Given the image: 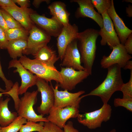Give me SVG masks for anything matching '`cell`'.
Wrapping results in <instances>:
<instances>
[{
	"label": "cell",
	"instance_id": "obj_1",
	"mask_svg": "<svg viewBox=\"0 0 132 132\" xmlns=\"http://www.w3.org/2000/svg\"><path fill=\"white\" fill-rule=\"evenodd\" d=\"M106 77L97 87L89 93L82 96V98L90 96L100 97L103 104H107L113 94L120 91L124 83L121 74V68L114 64L108 67Z\"/></svg>",
	"mask_w": 132,
	"mask_h": 132
},
{
	"label": "cell",
	"instance_id": "obj_2",
	"mask_svg": "<svg viewBox=\"0 0 132 132\" xmlns=\"http://www.w3.org/2000/svg\"><path fill=\"white\" fill-rule=\"evenodd\" d=\"M99 35V31L94 29H87L79 33L77 41L81 61L85 70L91 75L96 50V42Z\"/></svg>",
	"mask_w": 132,
	"mask_h": 132
},
{
	"label": "cell",
	"instance_id": "obj_3",
	"mask_svg": "<svg viewBox=\"0 0 132 132\" xmlns=\"http://www.w3.org/2000/svg\"><path fill=\"white\" fill-rule=\"evenodd\" d=\"M18 60L25 68L38 77L48 82L54 80L58 84L61 83L59 71L55 66L47 65L35 59H31L25 55L22 56Z\"/></svg>",
	"mask_w": 132,
	"mask_h": 132
},
{
	"label": "cell",
	"instance_id": "obj_4",
	"mask_svg": "<svg viewBox=\"0 0 132 132\" xmlns=\"http://www.w3.org/2000/svg\"><path fill=\"white\" fill-rule=\"evenodd\" d=\"M112 110L109 104H103L100 109L90 112L79 114L77 118L80 123L90 129H95L100 127L103 122L110 120Z\"/></svg>",
	"mask_w": 132,
	"mask_h": 132
},
{
	"label": "cell",
	"instance_id": "obj_5",
	"mask_svg": "<svg viewBox=\"0 0 132 132\" xmlns=\"http://www.w3.org/2000/svg\"><path fill=\"white\" fill-rule=\"evenodd\" d=\"M37 90L26 92L20 99L21 101L17 113L18 116L26 119L27 121L35 122L49 121L47 118L41 115H37L33 109L37 101Z\"/></svg>",
	"mask_w": 132,
	"mask_h": 132
},
{
	"label": "cell",
	"instance_id": "obj_6",
	"mask_svg": "<svg viewBox=\"0 0 132 132\" xmlns=\"http://www.w3.org/2000/svg\"><path fill=\"white\" fill-rule=\"evenodd\" d=\"M51 36L35 25L29 31L27 46L23 54L34 55L42 47L47 45L51 39Z\"/></svg>",
	"mask_w": 132,
	"mask_h": 132
},
{
	"label": "cell",
	"instance_id": "obj_7",
	"mask_svg": "<svg viewBox=\"0 0 132 132\" xmlns=\"http://www.w3.org/2000/svg\"><path fill=\"white\" fill-rule=\"evenodd\" d=\"M35 85L37 91L41 93V102L37 108V110L43 116L48 115L51 109L54 106L55 97L53 90L51 85L44 80L38 77Z\"/></svg>",
	"mask_w": 132,
	"mask_h": 132
},
{
	"label": "cell",
	"instance_id": "obj_8",
	"mask_svg": "<svg viewBox=\"0 0 132 132\" xmlns=\"http://www.w3.org/2000/svg\"><path fill=\"white\" fill-rule=\"evenodd\" d=\"M62 82L58 87L68 90H71L76 86L90 75L86 70L76 71L70 68L61 67L59 72Z\"/></svg>",
	"mask_w": 132,
	"mask_h": 132
},
{
	"label": "cell",
	"instance_id": "obj_9",
	"mask_svg": "<svg viewBox=\"0 0 132 132\" xmlns=\"http://www.w3.org/2000/svg\"><path fill=\"white\" fill-rule=\"evenodd\" d=\"M51 85L54 94V107L62 108L73 106L79 108L80 103L82 98L80 96L85 93V91L81 90L76 93H72L66 90H58V85H56L55 88L51 84Z\"/></svg>",
	"mask_w": 132,
	"mask_h": 132
},
{
	"label": "cell",
	"instance_id": "obj_10",
	"mask_svg": "<svg viewBox=\"0 0 132 132\" xmlns=\"http://www.w3.org/2000/svg\"><path fill=\"white\" fill-rule=\"evenodd\" d=\"M79 112L78 108L73 106L62 108L53 106L47 118L49 121L63 129L68 119L77 118Z\"/></svg>",
	"mask_w": 132,
	"mask_h": 132
},
{
	"label": "cell",
	"instance_id": "obj_11",
	"mask_svg": "<svg viewBox=\"0 0 132 132\" xmlns=\"http://www.w3.org/2000/svg\"><path fill=\"white\" fill-rule=\"evenodd\" d=\"M112 49L109 56H103L100 62L101 67L107 68L113 65L117 64L123 68L127 62L132 58L131 55L127 53L124 45L121 43L113 47Z\"/></svg>",
	"mask_w": 132,
	"mask_h": 132
},
{
	"label": "cell",
	"instance_id": "obj_12",
	"mask_svg": "<svg viewBox=\"0 0 132 132\" xmlns=\"http://www.w3.org/2000/svg\"><path fill=\"white\" fill-rule=\"evenodd\" d=\"M103 24L99 30V35L101 37L100 43L101 45L107 44L110 48H112L120 43L119 38L114 28L112 20L107 11L101 15Z\"/></svg>",
	"mask_w": 132,
	"mask_h": 132
},
{
	"label": "cell",
	"instance_id": "obj_13",
	"mask_svg": "<svg viewBox=\"0 0 132 132\" xmlns=\"http://www.w3.org/2000/svg\"><path fill=\"white\" fill-rule=\"evenodd\" d=\"M12 67L16 68L13 72L18 73L21 79L19 90V95L24 94L29 88L35 85L38 77L25 68L17 59H12L9 62L8 68Z\"/></svg>",
	"mask_w": 132,
	"mask_h": 132
},
{
	"label": "cell",
	"instance_id": "obj_14",
	"mask_svg": "<svg viewBox=\"0 0 132 132\" xmlns=\"http://www.w3.org/2000/svg\"><path fill=\"white\" fill-rule=\"evenodd\" d=\"M34 23L40 27L51 36L57 37L61 33L63 25L55 19L48 18L34 11L30 15Z\"/></svg>",
	"mask_w": 132,
	"mask_h": 132
},
{
	"label": "cell",
	"instance_id": "obj_15",
	"mask_svg": "<svg viewBox=\"0 0 132 132\" xmlns=\"http://www.w3.org/2000/svg\"><path fill=\"white\" fill-rule=\"evenodd\" d=\"M78 27L75 24L63 26L57 39L58 57L62 60L66 47L70 43L77 39L79 33Z\"/></svg>",
	"mask_w": 132,
	"mask_h": 132
},
{
	"label": "cell",
	"instance_id": "obj_16",
	"mask_svg": "<svg viewBox=\"0 0 132 132\" xmlns=\"http://www.w3.org/2000/svg\"><path fill=\"white\" fill-rule=\"evenodd\" d=\"M61 65L78 70H86L81 65V55L75 40L69 44L65 50Z\"/></svg>",
	"mask_w": 132,
	"mask_h": 132
},
{
	"label": "cell",
	"instance_id": "obj_17",
	"mask_svg": "<svg viewBox=\"0 0 132 132\" xmlns=\"http://www.w3.org/2000/svg\"><path fill=\"white\" fill-rule=\"evenodd\" d=\"M70 1L77 3L79 6L75 13V16L77 18H89L95 21L100 28L102 27V17L95 10L91 0H72Z\"/></svg>",
	"mask_w": 132,
	"mask_h": 132
},
{
	"label": "cell",
	"instance_id": "obj_18",
	"mask_svg": "<svg viewBox=\"0 0 132 132\" xmlns=\"http://www.w3.org/2000/svg\"><path fill=\"white\" fill-rule=\"evenodd\" d=\"M2 8L8 12L23 27L29 31L35 25L30 18L31 14L34 11L32 9L28 8H22L17 5Z\"/></svg>",
	"mask_w": 132,
	"mask_h": 132
},
{
	"label": "cell",
	"instance_id": "obj_19",
	"mask_svg": "<svg viewBox=\"0 0 132 132\" xmlns=\"http://www.w3.org/2000/svg\"><path fill=\"white\" fill-rule=\"evenodd\" d=\"M111 0V6L107 12L112 21L120 43L124 45L129 36L132 33V30L126 26L123 20L117 14L113 0Z\"/></svg>",
	"mask_w": 132,
	"mask_h": 132
},
{
	"label": "cell",
	"instance_id": "obj_20",
	"mask_svg": "<svg viewBox=\"0 0 132 132\" xmlns=\"http://www.w3.org/2000/svg\"><path fill=\"white\" fill-rule=\"evenodd\" d=\"M52 17L57 20L63 26L68 25L70 13L66 8L65 4L61 1H57L51 3L48 7Z\"/></svg>",
	"mask_w": 132,
	"mask_h": 132
},
{
	"label": "cell",
	"instance_id": "obj_21",
	"mask_svg": "<svg viewBox=\"0 0 132 132\" xmlns=\"http://www.w3.org/2000/svg\"><path fill=\"white\" fill-rule=\"evenodd\" d=\"M10 98L7 97L4 100L0 98V126L4 127L8 125L18 116L17 112H11L9 110L8 105Z\"/></svg>",
	"mask_w": 132,
	"mask_h": 132
},
{
	"label": "cell",
	"instance_id": "obj_22",
	"mask_svg": "<svg viewBox=\"0 0 132 132\" xmlns=\"http://www.w3.org/2000/svg\"><path fill=\"white\" fill-rule=\"evenodd\" d=\"M34 56L37 60L53 66H55L54 64L59 59L55 51L47 45L41 48Z\"/></svg>",
	"mask_w": 132,
	"mask_h": 132
},
{
	"label": "cell",
	"instance_id": "obj_23",
	"mask_svg": "<svg viewBox=\"0 0 132 132\" xmlns=\"http://www.w3.org/2000/svg\"><path fill=\"white\" fill-rule=\"evenodd\" d=\"M27 46V41L22 39L8 41L7 49L11 57L17 59L22 55L24 51Z\"/></svg>",
	"mask_w": 132,
	"mask_h": 132
},
{
	"label": "cell",
	"instance_id": "obj_24",
	"mask_svg": "<svg viewBox=\"0 0 132 132\" xmlns=\"http://www.w3.org/2000/svg\"><path fill=\"white\" fill-rule=\"evenodd\" d=\"M5 31L8 41L18 39L27 41L29 35V31L23 27L9 29Z\"/></svg>",
	"mask_w": 132,
	"mask_h": 132
},
{
	"label": "cell",
	"instance_id": "obj_25",
	"mask_svg": "<svg viewBox=\"0 0 132 132\" xmlns=\"http://www.w3.org/2000/svg\"><path fill=\"white\" fill-rule=\"evenodd\" d=\"M27 121L25 118L18 116L8 125L1 127L0 132H17L19 131L22 125Z\"/></svg>",
	"mask_w": 132,
	"mask_h": 132
},
{
	"label": "cell",
	"instance_id": "obj_26",
	"mask_svg": "<svg viewBox=\"0 0 132 132\" xmlns=\"http://www.w3.org/2000/svg\"><path fill=\"white\" fill-rule=\"evenodd\" d=\"M44 122H40L39 123L32 121H27L24 125L21 127L19 132H41L43 128Z\"/></svg>",
	"mask_w": 132,
	"mask_h": 132
},
{
	"label": "cell",
	"instance_id": "obj_27",
	"mask_svg": "<svg viewBox=\"0 0 132 132\" xmlns=\"http://www.w3.org/2000/svg\"><path fill=\"white\" fill-rule=\"evenodd\" d=\"M94 7L98 12L101 15L106 12L111 7L112 0H91Z\"/></svg>",
	"mask_w": 132,
	"mask_h": 132
},
{
	"label": "cell",
	"instance_id": "obj_28",
	"mask_svg": "<svg viewBox=\"0 0 132 132\" xmlns=\"http://www.w3.org/2000/svg\"><path fill=\"white\" fill-rule=\"evenodd\" d=\"M19 87L17 82H16L12 88L8 91L5 92L4 95L5 96H10L13 99L14 104V108L17 111L21 101L19 97Z\"/></svg>",
	"mask_w": 132,
	"mask_h": 132
},
{
	"label": "cell",
	"instance_id": "obj_29",
	"mask_svg": "<svg viewBox=\"0 0 132 132\" xmlns=\"http://www.w3.org/2000/svg\"><path fill=\"white\" fill-rule=\"evenodd\" d=\"M0 10L9 29L23 27L18 22L4 9L2 8H0Z\"/></svg>",
	"mask_w": 132,
	"mask_h": 132
},
{
	"label": "cell",
	"instance_id": "obj_30",
	"mask_svg": "<svg viewBox=\"0 0 132 132\" xmlns=\"http://www.w3.org/2000/svg\"><path fill=\"white\" fill-rule=\"evenodd\" d=\"M120 91L123 94V98L132 99V70H130V76L128 82L124 83L121 88Z\"/></svg>",
	"mask_w": 132,
	"mask_h": 132
},
{
	"label": "cell",
	"instance_id": "obj_31",
	"mask_svg": "<svg viewBox=\"0 0 132 132\" xmlns=\"http://www.w3.org/2000/svg\"><path fill=\"white\" fill-rule=\"evenodd\" d=\"M114 106H121L129 111L132 112V99L115 98L114 100Z\"/></svg>",
	"mask_w": 132,
	"mask_h": 132
},
{
	"label": "cell",
	"instance_id": "obj_32",
	"mask_svg": "<svg viewBox=\"0 0 132 132\" xmlns=\"http://www.w3.org/2000/svg\"><path fill=\"white\" fill-rule=\"evenodd\" d=\"M41 132H64L63 130L56 125L49 121L44 122Z\"/></svg>",
	"mask_w": 132,
	"mask_h": 132
},
{
	"label": "cell",
	"instance_id": "obj_33",
	"mask_svg": "<svg viewBox=\"0 0 132 132\" xmlns=\"http://www.w3.org/2000/svg\"><path fill=\"white\" fill-rule=\"evenodd\" d=\"M0 77L1 78L5 83L6 88V89L5 90V92L8 91L11 88L14 84L11 81L8 80L5 77L2 71L0 61Z\"/></svg>",
	"mask_w": 132,
	"mask_h": 132
},
{
	"label": "cell",
	"instance_id": "obj_34",
	"mask_svg": "<svg viewBox=\"0 0 132 132\" xmlns=\"http://www.w3.org/2000/svg\"><path fill=\"white\" fill-rule=\"evenodd\" d=\"M8 42L5 31L0 27V49H7Z\"/></svg>",
	"mask_w": 132,
	"mask_h": 132
},
{
	"label": "cell",
	"instance_id": "obj_35",
	"mask_svg": "<svg viewBox=\"0 0 132 132\" xmlns=\"http://www.w3.org/2000/svg\"><path fill=\"white\" fill-rule=\"evenodd\" d=\"M124 46L127 53L132 54V33L128 37L124 43Z\"/></svg>",
	"mask_w": 132,
	"mask_h": 132
},
{
	"label": "cell",
	"instance_id": "obj_36",
	"mask_svg": "<svg viewBox=\"0 0 132 132\" xmlns=\"http://www.w3.org/2000/svg\"><path fill=\"white\" fill-rule=\"evenodd\" d=\"M64 132H79L78 130L74 128L73 122L68 121L64 127Z\"/></svg>",
	"mask_w": 132,
	"mask_h": 132
},
{
	"label": "cell",
	"instance_id": "obj_37",
	"mask_svg": "<svg viewBox=\"0 0 132 132\" xmlns=\"http://www.w3.org/2000/svg\"><path fill=\"white\" fill-rule=\"evenodd\" d=\"M16 5L12 0H0V8L6 7Z\"/></svg>",
	"mask_w": 132,
	"mask_h": 132
},
{
	"label": "cell",
	"instance_id": "obj_38",
	"mask_svg": "<svg viewBox=\"0 0 132 132\" xmlns=\"http://www.w3.org/2000/svg\"><path fill=\"white\" fill-rule=\"evenodd\" d=\"M13 2L17 3L22 8H28L30 5V1L29 0H12Z\"/></svg>",
	"mask_w": 132,
	"mask_h": 132
},
{
	"label": "cell",
	"instance_id": "obj_39",
	"mask_svg": "<svg viewBox=\"0 0 132 132\" xmlns=\"http://www.w3.org/2000/svg\"><path fill=\"white\" fill-rule=\"evenodd\" d=\"M0 27L5 31L9 29L0 10Z\"/></svg>",
	"mask_w": 132,
	"mask_h": 132
},
{
	"label": "cell",
	"instance_id": "obj_40",
	"mask_svg": "<svg viewBox=\"0 0 132 132\" xmlns=\"http://www.w3.org/2000/svg\"><path fill=\"white\" fill-rule=\"evenodd\" d=\"M50 1V0H34L33 1L32 3L35 7L37 8L39 7L41 3L45 2L48 3Z\"/></svg>",
	"mask_w": 132,
	"mask_h": 132
},
{
	"label": "cell",
	"instance_id": "obj_41",
	"mask_svg": "<svg viewBox=\"0 0 132 132\" xmlns=\"http://www.w3.org/2000/svg\"><path fill=\"white\" fill-rule=\"evenodd\" d=\"M126 11L127 14V16L129 17H132V6L131 5H129L128 7L126 9Z\"/></svg>",
	"mask_w": 132,
	"mask_h": 132
},
{
	"label": "cell",
	"instance_id": "obj_42",
	"mask_svg": "<svg viewBox=\"0 0 132 132\" xmlns=\"http://www.w3.org/2000/svg\"><path fill=\"white\" fill-rule=\"evenodd\" d=\"M123 68L125 70H132V61L130 60L127 61Z\"/></svg>",
	"mask_w": 132,
	"mask_h": 132
},
{
	"label": "cell",
	"instance_id": "obj_43",
	"mask_svg": "<svg viewBox=\"0 0 132 132\" xmlns=\"http://www.w3.org/2000/svg\"><path fill=\"white\" fill-rule=\"evenodd\" d=\"M0 92H1V93H4L5 92V90H4L2 89L0 87Z\"/></svg>",
	"mask_w": 132,
	"mask_h": 132
},
{
	"label": "cell",
	"instance_id": "obj_44",
	"mask_svg": "<svg viewBox=\"0 0 132 132\" xmlns=\"http://www.w3.org/2000/svg\"><path fill=\"white\" fill-rule=\"evenodd\" d=\"M123 1H125L126 2H130L132 3V0H123Z\"/></svg>",
	"mask_w": 132,
	"mask_h": 132
},
{
	"label": "cell",
	"instance_id": "obj_45",
	"mask_svg": "<svg viewBox=\"0 0 132 132\" xmlns=\"http://www.w3.org/2000/svg\"><path fill=\"white\" fill-rule=\"evenodd\" d=\"M109 132H116V131L115 129H113L110 131Z\"/></svg>",
	"mask_w": 132,
	"mask_h": 132
},
{
	"label": "cell",
	"instance_id": "obj_46",
	"mask_svg": "<svg viewBox=\"0 0 132 132\" xmlns=\"http://www.w3.org/2000/svg\"><path fill=\"white\" fill-rule=\"evenodd\" d=\"M3 94H4L3 93L1 92L0 93V98L2 97Z\"/></svg>",
	"mask_w": 132,
	"mask_h": 132
},
{
	"label": "cell",
	"instance_id": "obj_47",
	"mask_svg": "<svg viewBox=\"0 0 132 132\" xmlns=\"http://www.w3.org/2000/svg\"><path fill=\"white\" fill-rule=\"evenodd\" d=\"M1 127L0 126V129H1Z\"/></svg>",
	"mask_w": 132,
	"mask_h": 132
}]
</instances>
